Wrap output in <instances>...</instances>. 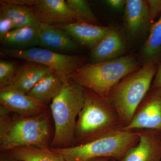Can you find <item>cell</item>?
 I'll list each match as a JSON object with an SVG mask.
<instances>
[{"label": "cell", "instance_id": "6da1fadb", "mask_svg": "<svg viewBox=\"0 0 161 161\" xmlns=\"http://www.w3.org/2000/svg\"><path fill=\"white\" fill-rule=\"evenodd\" d=\"M84 101L83 88L72 78L65 80L60 93L49 105L55 126L50 147L58 149L73 146L77 119Z\"/></svg>", "mask_w": 161, "mask_h": 161}, {"label": "cell", "instance_id": "7a4b0ae2", "mask_svg": "<svg viewBox=\"0 0 161 161\" xmlns=\"http://www.w3.org/2000/svg\"><path fill=\"white\" fill-rule=\"evenodd\" d=\"M83 88L84 103L77 119L73 146L123 128L118 114L108 98Z\"/></svg>", "mask_w": 161, "mask_h": 161}, {"label": "cell", "instance_id": "3957f363", "mask_svg": "<svg viewBox=\"0 0 161 161\" xmlns=\"http://www.w3.org/2000/svg\"><path fill=\"white\" fill-rule=\"evenodd\" d=\"M159 64L142 65L115 85L108 99L118 114L123 128L131 122L140 105L152 86Z\"/></svg>", "mask_w": 161, "mask_h": 161}, {"label": "cell", "instance_id": "277c9868", "mask_svg": "<svg viewBox=\"0 0 161 161\" xmlns=\"http://www.w3.org/2000/svg\"><path fill=\"white\" fill-rule=\"evenodd\" d=\"M135 55L99 62L85 64L70 78L82 87L108 98L110 91L123 78L139 69Z\"/></svg>", "mask_w": 161, "mask_h": 161}, {"label": "cell", "instance_id": "5b68a950", "mask_svg": "<svg viewBox=\"0 0 161 161\" xmlns=\"http://www.w3.org/2000/svg\"><path fill=\"white\" fill-rule=\"evenodd\" d=\"M139 138V131L120 129L77 146L50 148L65 161H89L101 158L119 161L130 148L137 144Z\"/></svg>", "mask_w": 161, "mask_h": 161}, {"label": "cell", "instance_id": "8992f818", "mask_svg": "<svg viewBox=\"0 0 161 161\" xmlns=\"http://www.w3.org/2000/svg\"><path fill=\"white\" fill-rule=\"evenodd\" d=\"M48 113L13 118L7 131L0 138L1 151H10L21 147L48 146L50 136Z\"/></svg>", "mask_w": 161, "mask_h": 161}, {"label": "cell", "instance_id": "52a82bcc", "mask_svg": "<svg viewBox=\"0 0 161 161\" xmlns=\"http://www.w3.org/2000/svg\"><path fill=\"white\" fill-rule=\"evenodd\" d=\"M1 54L43 64L64 80L69 79L86 60V58L81 55L64 54L41 47L5 48L1 49Z\"/></svg>", "mask_w": 161, "mask_h": 161}, {"label": "cell", "instance_id": "ba28073f", "mask_svg": "<svg viewBox=\"0 0 161 161\" xmlns=\"http://www.w3.org/2000/svg\"><path fill=\"white\" fill-rule=\"evenodd\" d=\"M127 131L154 130L161 132V87L151 88L136 112Z\"/></svg>", "mask_w": 161, "mask_h": 161}, {"label": "cell", "instance_id": "9c48e42d", "mask_svg": "<svg viewBox=\"0 0 161 161\" xmlns=\"http://www.w3.org/2000/svg\"><path fill=\"white\" fill-rule=\"evenodd\" d=\"M40 23L52 25L77 22L75 15L64 0H25Z\"/></svg>", "mask_w": 161, "mask_h": 161}, {"label": "cell", "instance_id": "30bf717a", "mask_svg": "<svg viewBox=\"0 0 161 161\" xmlns=\"http://www.w3.org/2000/svg\"><path fill=\"white\" fill-rule=\"evenodd\" d=\"M139 132L138 142L119 161H161V132L150 130Z\"/></svg>", "mask_w": 161, "mask_h": 161}, {"label": "cell", "instance_id": "8fae6325", "mask_svg": "<svg viewBox=\"0 0 161 161\" xmlns=\"http://www.w3.org/2000/svg\"><path fill=\"white\" fill-rule=\"evenodd\" d=\"M125 26L130 40L138 39L152 26L147 1L127 0L125 6Z\"/></svg>", "mask_w": 161, "mask_h": 161}, {"label": "cell", "instance_id": "7c38bea8", "mask_svg": "<svg viewBox=\"0 0 161 161\" xmlns=\"http://www.w3.org/2000/svg\"><path fill=\"white\" fill-rule=\"evenodd\" d=\"M0 103L8 111L22 117H32L48 112V106L27 94L12 91H0Z\"/></svg>", "mask_w": 161, "mask_h": 161}, {"label": "cell", "instance_id": "4fadbf2b", "mask_svg": "<svg viewBox=\"0 0 161 161\" xmlns=\"http://www.w3.org/2000/svg\"><path fill=\"white\" fill-rule=\"evenodd\" d=\"M53 26L66 33L75 42L91 50L100 43L112 28L78 22Z\"/></svg>", "mask_w": 161, "mask_h": 161}, {"label": "cell", "instance_id": "5bb4252c", "mask_svg": "<svg viewBox=\"0 0 161 161\" xmlns=\"http://www.w3.org/2000/svg\"><path fill=\"white\" fill-rule=\"evenodd\" d=\"M52 72H54L48 67L27 61L18 68L11 82L0 91H12L27 94L42 78Z\"/></svg>", "mask_w": 161, "mask_h": 161}, {"label": "cell", "instance_id": "9a60e30c", "mask_svg": "<svg viewBox=\"0 0 161 161\" xmlns=\"http://www.w3.org/2000/svg\"><path fill=\"white\" fill-rule=\"evenodd\" d=\"M37 31L38 45L41 48L55 52L71 51L78 48L75 40L53 25L40 23Z\"/></svg>", "mask_w": 161, "mask_h": 161}, {"label": "cell", "instance_id": "2e32d148", "mask_svg": "<svg viewBox=\"0 0 161 161\" xmlns=\"http://www.w3.org/2000/svg\"><path fill=\"white\" fill-rule=\"evenodd\" d=\"M126 47V42L122 33L112 27L95 48L92 50L90 58L93 62L108 61L120 58Z\"/></svg>", "mask_w": 161, "mask_h": 161}, {"label": "cell", "instance_id": "e0dca14e", "mask_svg": "<svg viewBox=\"0 0 161 161\" xmlns=\"http://www.w3.org/2000/svg\"><path fill=\"white\" fill-rule=\"evenodd\" d=\"M0 3V17L11 21L14 29L37 26L40 23L29 6L12 3L10 0H3Z\"/></svg>", "mask_w": 161, "mask_h": 161}, {"label": "cell", "instance_id": "ac0fdd59", "mask_svg": "<svg viewBox=\"0 0 161 161\" xmlns=\"http://www.w3.org/2000/svg\"><path fill=\"white\" fill-rule=\"evenodd\" d=\"M65 81L54 72H52L42 78L27 95L48 106L60 93Z\"/></svg>", "mask_w": 161, "mask_h": 161}, {"label": "cell", "instance_id": "d6986e66", "mask_svg": "<svg viewBox=\"0 0 161 161\" xmlns=\"http://www.w3.org/2000/svg\"><path fill=\"white\" fill-rule=\"evenodd\" d=\"M140 53V60L142 66L149 64L161 63V15L150 27L149 37Z\"/></svg>", "mask_w": 161, "mask_h": 161}, {"label": "cell", "instance_id": "ffe728a7", "mask_svg": "<svg viewBox=\"0 0 161 161\" xmlns=\"http://www.w3.org/2000/svg\"><path fill=\"white\" fill-rule=\"evenodd\" d=\"M10 156L17 161H65L48 146L19 147L10 150Z\"/></svg>", "mask_w": 161, "mask_h": 161}, {"label": "cell", "instance_id": "44dd1931", "mask_svg": "<svg viewBox=\"0 0 161 161\" xmlns=\"http://www.w3.org/2000/svg\"><path fill=\"white\" fill-rule=\"evenodd\" d=\"M1 41L5 45L15 47L38 45L37 26H26L13 30L1 39Z\"/></svg>", "mask_w": 161, "mask_h": 161}, {"label": "cell", "instance_id": "7402d4cb", "mask_svg": "<svg viewBox=\"0 0 161 161\" xmlns=\"http://www.w3.org/2000/svg\"><path fill=\"white\" fill-rule=\"evenodd\" d=\"M67 4L75 15L77 22L98 25V20L85 0H67Z\"/></svg>", "mask_w": 161, "mask_h": 161}, {"label": "cell", "instance_id": "603a6c76", "mask_svg": "<svg viewBox=\"0 0 161 161\" xmlns=\"http://www.w3.org/2000/svg\"><path fill=\"white\" fill-rule=\"evenodd\" d=\"M17 69L14 62L0 60V90L7 86L11 82Z\"/></svg>", "mask_w": 161, "mask_h": 161}, {"label": "cell", "instance_id": "cb8c5ba5", "mask_svg": "<svg viewBox=\"0 0 161 161\" xmlns=\"http://www.w3.org/2000/svg\"><path fill=\"white\" fill-rule=\"evenodd\" d=\"M147 7L152 24L156 19L161 15V0H147Z\"/></svg>", "mask_w": 161, "mask_h": 161}, {"label": "cell", "instance_id": "d4e9b609", "mask_svg": "<svg viewBox=\"0 0 161 161\" xmlns=\"http://www.w3.org/2000/svg\"><path fill=\"white\" fill-rule=\"evenodd\" d=\"M15 29L11 21L6 18L0 17V39L9 31Z\"/></svg>", "mask_w": 161, "mask_h": 161}, {"label": "cell", "instance_id": "484cf974", "mask_svg": "<svg viewBox=\"0 0 161 161\" xmlns=\"http://www.w3.org/2000/svg\"><path fill=\"white\" fill-rule=\"evenodd\" d=\"M108 6L115 10H120L125 6L126 1L124 0H108L105 1Z\"/></svg>", "mask_w": 161, "mask_h": 161}, {"label": "cell", "instance_id": "4316f807", "mask_svg": "<svg viewBox=\"0 0 161 161\" xmlns=\"http://www.w3.org/2000/svg\"><path fill=\"white\" fill-rule=\"evenodd\" d=\"M161 87V63L159 65L158 69L153 82L151 88Z\"/></svg>", "mask_w": 161, "mask_h": 161}, {"label": "cell", "instance_id": "83f0119b", "mask_svg": "<svg viewBox=\"0 0 161 161\" xmlns=\"http://www.w3.org/2000/svg\"><path fill=\"white\" fill-rule=\"evenodd\" d=\"M110 159L108 158H98L94 159L89 161H109Z\"/></svg>", "mask_w": 161, "mask_h": 161}, {"label": "cell", "instance_id": "f1b7e54d", "mask_svg": "<svg viewBox=\"0 0 161 161\" xmlns=\"http://www.w3.org/2000/svg\"><path fill=\"white\" fill-rule=\"evenodd\" d=\"M1 161H17L11 158V159H1Z\"/></svg>", "mask_w": 161, "mask_h": 161}, {"label": "cell", "instance_id": "f546056e", "mask_svg": "<svg viewBox=\"0 0 161 161\" xmlns=\"http://www.w3.org/2000/svg\"><path fill=\"white\" fill-rule=\"evenodd\" d=\"M109 161H117L115 159L111 158L110 159Z\"/></svg>", "mask_w": 161, "mask_h": 161}]
</instances>
